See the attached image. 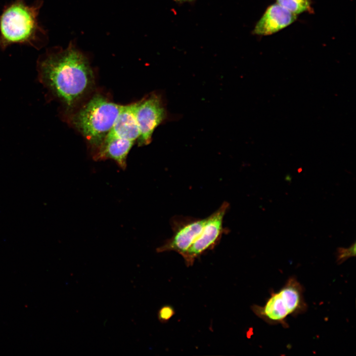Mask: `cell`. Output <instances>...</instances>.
<instances>
[{
  "label": "cell",
  "mask_w": 356,
  "mask_h": 356,
  "mask_svg": "<svg viewBox=\"0 0 356 356\" xmlns=\"http://www.w3.org/2000/svg\"><path fill=\"white\" fill-rule=\"evenodd\" d=\"M175 2L179 3H184L185 2H191L194 1V0H173Z\"/></svg>",
  "instance_id": "cell-14"
},
{
  "label": "cell",
  "mask_w": 356,
  "mask_h": 356,
  "mask_svg": "<svg viewBox=\"0 0 356 356\" xmlns=\"http://www.w3.org/2000/svg\"><path fill=\"white\" fill-rule=\"evenodd\" d=\"M296 15L277 3L271 4L257 22L253 33L258 36L274 34L293 23Z\"/></svg>",
  "instance_id": "cell-8"
},
{
  "label": "cell",
  "mask_w": 356,
  "mask_h": 356,
  "mask_svg": "<svg viewBox=\"0 0 356 356\" xmlns=\"http://www.w3.org/2000/svg\"><path fill=\"white\" fill-rule=\"evenodd\" d=\"M175 311L171 306L167 305L162 307L158 312V319L162 322L169 320L174 314Z\"/></svg>",
  "instance_id": "cell-13"
},
{
  "label": "cell",
  "mask_w": 356,
  "mask_h": 356,
  "mask_svg": "<svg viewBox=\"0 0 356 356\" xmlns=\"http://www.w3.org/2000/svg\"><path fill=\"white\" fill-rule=\"evenodd\" d=\"M122 105L101 95H94L72 118V123L93 146L99 148Z\"/></svg>",
  "instance_id": "cell-3"
},
{
  "label": "cell",
  "mask_w": 356,
  "mask_h": 356,
  "mask_svg": "<svg viewBox=\"0 0 356 356\" xmlns=\"http://www.w3.org/2000/svg\"><path fill=\"white\" fill-rule=\"evenodd\" d=\"M229 204L224 202L215 212L205 218L203 229L195 241L181 256L186 265H192L195 259L206 251L213 249L225 232L223 227L224 215Z\"/></svg>",
  "instance_id": "cell-5"
},
{
  "label": "cell",
  "mask_w": 356,
  "mask_h": 356,
  "mask_svg": "<svg viewBox=\"0 0 356 356\" xmlns=\"http://www.w3.org/2000/svg\"><path fill=\"white\" fill-rule=\"evenodd\" d=\"M134 141L120 137L105 138L94 155L96 160L110 159L122 169L127 166L128 155Z\"/></svg>",
  "instance_id": "cell-10"
},
{
  "label": "cell",
  "mask_w": 356,
  "mask_h": 356,
  "mask_svg": "<svg viewBox=\"0 0 356 356\" xmlns=\"http://www.w3.org/2000/svg\"><path fill=\"white\" fill-rule=\"evenodd\" d=\"M276 3L296 15L312 10L310 0H276Z\"/></svg>",
  "instance_id": "cell-11"
},
{
  "label": "cell",
  "mask_w": 356,
  "mask_h": 356,
  "mask_svg": "<svg viewBox=\"0 0 356 356\" xmlns=\"http://www.w3.org/2000/svg\"><path fill=\"white\" fill-rule=\"evenodd\" d=\"M356 242L349 248L339 247L336 252L337 262L341 264L349 258L356 256Z\"/></svg>",
  "instance_id": "cell-12"
},
{
  "label": "cell",
  "mask_w": 356,
  "mask_h": 356,
  "mask_svg": "<svg viewBox=\"0 0 356 356\" xmlns=\"http://www.w3.org/2000/svg\"><path fill=\"white\" fill-rule=\"evenodd\" d=\"M41 3L29 5L23 0H16L7 5L0 14V47L12 44L33 45L44 34L38 16Z\"/></svg>",
  "instance_id": "cell-2"
},
{
  "label": "cell",
  "mask_w": 356,
  "mask_h": 356,
  "mask_svg": "<svg viewBox=\"0 0 356 356\" xmlns=\"http://www.w3.org/2000/svg\"><path fill=\"white\" fill-rule=\"evenodd\" d=\"M135 115L140 132L137 139L138 145H147L151 142L156 128L167 117L161 96L153 93L137 102Z\"/></svg>",
  "instance_id": "cell-6"
},
{
  "label": "cell",
  "mask_w": 356,
  "mask_h": 356,
  "mask_svg": "<svg viewBox=\"0 0 356 356\" xmlns=\"http://www.w3.org/2000/svg\"><path fill=\"white\" fill-rule=\"evenodd\" d=\"M205 221V218H173L171 222L173 234L171 238L157 249V252L174 251L182 255L201 233Z\"/></svg>",
  "instance_id": "cell-7"
},
{
  "label": "cell",
  "mask_w": 356,
  "mask_h": 356,
  "mask_svg": "<svg viewBox=\"0 0 356 356\" xmlns=\"http://www.w3.org/2000/svg\"><path fill=\"white\" fill-rule=\"evenodd\" d=\"M39 81L54 96L72 107L94 84L87 58L75 47L47 53L38 63Z\"/></svg>",
  "instance_id": "cell-1"
},
{
  "label": "cell",
  "mask_w": 356,
  "mask_h": 356,
  "mask_svg": "<svg viewBox=\"0 0 356 356\" xmlns=\"http://www.w3.org/2000/svg\"><path fill=\"white\" fill-rule=\"evenodd\" d=\"M136 104L137 102L122 106L112 128L105 138L117 137L134 142L137 140L140 132L135 115Z\"/></svg>",
  "instance_id": "cell-9"
},
{
  "label": "cell",
  "mask_w": 356,
  "mask_h": 356,
  "mask_svg": "<svg viewBox=\"0 0 356 356\" xmlns=\"http://www.w3.org/2000/svg\"><path fill=\"white\" fill-rule=\"evenodd\" d=\"M304 288L294 276L290 277L277 292L272 291L263 306L254 305L251 309L259 318L270 325L289 327V316L305 312L308 308L304 296Z\"/></svg>",
  "instance_id": "cell-4"
}]
</instances>
